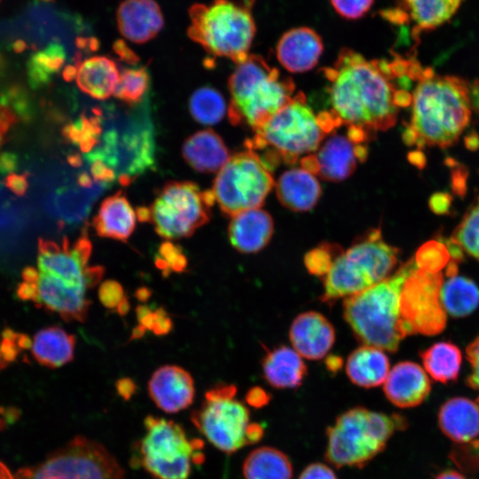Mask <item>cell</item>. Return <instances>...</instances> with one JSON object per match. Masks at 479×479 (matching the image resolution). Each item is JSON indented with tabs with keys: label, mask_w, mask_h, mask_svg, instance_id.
<instances>
[{
	"label": "cell",
	"mask_w": 479,
	"mask_h": 479,
	"mask_svg": "<svg viewBox=\"0 0 479 479\" xmlns=\"http://www.w3.org/2000/svg\"><path fill=\"white\" fill-rule=\"evenodd\" d=\"M413 264L411 258L386 279L344 299V318L363 344L395 352L407 335L399 302L403 283Z\"/></svg>",
	"instance_id": "3"
},
{
	"label": "cell",
	"mask_w": 479,
	"mask_h": 479,
	"mask_svg": "<svg viewBox=\"0 0 479 479\" xmlns=\"http://www.w3.org/2000/svg\"><path fill=\"white\" fill-rule=\"evenodd\" d=\"M254 132L246 148L266 150L260 157L271 169L281 161L293 164L314 153L329 134L301 91Z\"/></svg>",
	"instance_id": "5"
},
{
	"label": "cell",
	"mask_w": 479,
	"mask_h": 479,
	"mask_svg": "<svg viewBox=\"0 0 479 479\" xmlns=\"http://www.w3.org/2000/svg\"><path fill=\"white\" fill-rule=\"evenodd\" d=\"M0 479H14V475H12L7 467L0 461Z\"/></svg>",
	"instance_id": "61"
},
{
	"label": "cell",
	"mask_w": 479,
	"mask_h": 479,
	"mask_svg": "<svg viewBox=\"0 0 479 479\" xmlns=\"http://www.w3.org/2000/svg\"><path fill=\"white\" fill-rule=\"evenodd\" d=\"M342 251L336 243L322 242L305 254L303 263L310 274L323 280Z\"/></svg>",
	"instance_id": "43"
},
{
	"label": "cell",
	"mask_w": 479,
	"mask_h": 479,
	"mask_svg": "<svg viewBox=\"0 0 479 479\" xmlns=\"http://www.w3.org/2000/svg\"><path fill=\"white\" fill-rule=\"evenodd\" d=\"M323 71L330 109L318 115L330 132L346 125L349 137L366 143L376 132L393 127L398 108L412 103V96L397 87L396 80L405 75L396 59H367L344 47Z\"/></svg>",
	"instance_id": "1"
},
{
	"label": "cell",
	"mask_w": 479,
	"mask_h": 479,
	"mask_svg": "<svg viewBox=\"0 0 479 479\" xmlns=\"http://www.w3.org/2000/svg\"><path fill=\"white\" fill-rule=\"evenodd\" d=\"M211 190L201 191L191 181H171L160 190L149 207L137 209L140 222L153 224L167 240L190 237L207 224L215 203Z\"/></svg>",
	"instance_id": "10"
},
{
	"label": "cell",
	"mask_w": 479,
	"mask_h": 479,
	"mask_svg": "<svg viewBox=\"0 0 479 479\" xmlns=\"http://www.w3.org/2000/svg\"><path fill=\"white\" fill-rule=\"evenodd\" d=\"M98 298L104 307L124 316L130 310V302L122 286L115 280L104 281L98 289Z\"/></svg>",
	"instance_id": "46"
},
{
	"label": "cell",
	"mask_w": 479,
	"mask_h": 479,
	"mask_svg": "<svg viewBox=\"0 0 479 479\" xmlns=\"http://www.w3.org/2000/svg\"><path fill=\"white\" fill-rule=\"evenodd\" d=\"M467 357L471 366L467 384L479 394V335L467 346ZM476 402L479 404V395Z\"/></svg>",
	"instance_id": "49"
},
{
	"label": "cell",
	"mask_w": 479,
	"mask_h": 479,
	"mask_svg": "<svg viewBox=\"0 0 479 479\" xmlns=\"http://www.w3.org/2000/svg\"><path fill=\"white\" fill-rule=\"evenodd\" d=\"M88 289L68 284L44 274L35 267H27L21 273L17 295L34 302L37 307L58 314L66 321H85L90 305Z\"/></svg>",
	"instance_id": "16"
},
{
	"label": "cell",
	"mask_w": 479,
	"mask_h": 479,
	"mask_svg": "<svg viewBox=\"0 0 479 479\" xmlns=\"http://www.w3.org/2000/svg\"><path fill=\"white\" fill-rule=\"evenodd\" d=\"M270 401L269 394L263 389L255 387L246 395V402L254 408H261Z\"/></svg>",
	"instance_id": "53"
},
{
	"label": "cell",
	"mask_w": 479,
	"mask_h": 479,
	"mask_svg": "<svg viewBox=\"0 0 479 479\" xmlns=\"http://www.w3.org/2000/svg\"><path fill=\"white\" fill-rule=\"evenodd\" d=\"M192 116L200 123L212 125L219 122L226 113V105L222 94L212 87L196 90L189 99Z\"/></svg>",
	"instance_id": "37"
},
{
	"label": "cell",
	"mask_w": 479,
	"mask_h": 479,
	"mask_svg": "<svg viewBox=\"0 0 479 479\" xmlns=\"http://www.w3.org/2000/svg\"><path fill=\"white\" fill-rule=\"evenodd\" d=\"M438 426L456 444L467 443L479 436V404L469 398L455 397L439 409Z\"/></svg>",
	"instance_id": "26"
},
{
	"label": "cell",
	"mask_w": 479,
	"mask_h": 479,
	"mask_svg": "<svg viewBox=\"0 0 479 479\" xmlns=\"http://www.w3.org/2000/svg\"><path fill=\"white\" fill-rule=\"evenodd\" d=\"M452 198L447 193L434 194L429 200V207L436 214H446L451 208Z\"/></svg>",
	"instance_id": "54"
},
{
	"label": "cell",
	"mask_w": 479,
	"mask_h": 479,
	"mask_svg": "<svg viewBox=\"0 0 479 479\" xmlns=\"http://www.w3.org/2000/svg\"><path fill=\"white\" fill-rule=\"evenodd\" d=\"M275 187L279 202L295 212L312 209L321 196V186L316 176L302 167L285 171Z\"/></svg>",
	"instance_id": "27"
},
{
	"label": "cell",
	"mask_w": 479,
	"mask_h": 479,
	"mask_svg": "<svg viewBox=\"0 0 479 479\" xmlns=\"http://www.w3.org/2000/svg\"><path fill=\"white\" fill-rule=\"evenodd\" d=\"M136 225V214L121 191L105 199L93 218L99 237L126 241Z\"/></svg>",
	"instance_id": "29"
},
{
	"label": "cell",
	"mask_w": 479,
	"mask_h": 479,
	"mask_svg": "<svg viewBox=\"0 0 479 479\" xmlns=\"http://www.w3.org/2000/svg\"><path fill=\"white\" fill-rule=\"evenodd\" d=\"M4 184L13 193L22 196L28 187L27 176L26 174L10 173L6 177Z\"/></svg>",
	"instance_id": "52"
},
{
	"label": "cell",
	"mask_w": 479,
	"mask_h": 479,
	"mask_svg": "<svg viewBox=\"0 0 479 479\" xmlns=\"http://www.w3.org/2000/svg\"><path fill=\"white\" fill-rule=\"evenodd\" d=\"M413 259L419 269L431 272H443L442 270L452 261L446 244L441 239L423 244L416 251Z\"/></svg>",
	"instance_id": "42"
},
{
	"label": "cell",
	"mask_w": 479,
	"mask_h": 479,
	"mask_svg": "<svg viewBox=\"0 0 479 479\" xmlns=\"http://www.w3.org/2000/svg\"><path fill=\"white\" fill-rule=\"evenodd\" d=\"M450 240L463 253L479 261V196L468 207Z\"/></svg>",
	"instance_id": "40"
},
{
	"label": "cell",
	"mask_w": 479,
	"mask_h": 479,
	"mask_svg": "<svg viewBox=\"0 0 479 479\" xmlns=\"http://www.w3.org/2000/svg\"><path fill=\"white\" fill-rule=\"evenodd\" d=\"M173 328V322L167 311L162 308L154 310L152 332L156 335L169 334Z\"/></svg>",
	"instance_id": "51"
},
{
	"label": "cell",
	"mask_w": 479,
	"mask_h": 479,
	"mask_svg": "<svg viewBox=\"0 0 479 479\" xmlns=\"http://www.w3.org/2000/svg\"><path fill=\"white\" fill-rule=\"evenodd\" d=\"M121 35L136 43L155 37L164 26L161 10L154 0H124L116 12Z\"/></svg>",
	"instance_id": "23"
},
{
	"label": "cell",
	"mask_w": 479,
	"mask_h": 479,
	"mask_svg": "<svg viewBox=\"0 0 479 479\" xmlns=\"http://www.w3.org/2000/svg\"><path fill=\"white\" fill-rule=\"evenodd\" d=\"M406 427V420L397 413L349 409L326 429V459L336 467L361 468L385 449L396 431Z\"/></svg>",
	"instance_id": "7"
},
{
	"label": "cell",
	"mask_w": 479,
	"mask_h": 479,
	"mask_svg": "<svg viewBox=\"0 0 479 479\" xmlns=\"http://www.w3.org/2000/svg\"><path fill=\"white\" fill-rule=\"evenodd\" d=\"M75 337L60 326L38 331L31 341L33 357L49 368L60 367L74 358Z\"/></svg>",
	"instance_id": "33"
},
{
	"label": "cell",
	"mask_w": 479,
	"mask_h": 479,
	"mask_svg": "<svg viewBox=\"0 0 479 479\" xmlns=\"http://www.w3.org/2000/svg\"><path fill=\"white\" fill-rule=\"evenodd\" d=\"M412 96L410 124L403 133L408 145L446 148L453 145L471 114L470 87L457 76L424 69Z\"/></svg>",
	"instance_id": "2"
},
{
	"label": "cell",
	"mask_w": 479,
	"mask_h": 479,
	"mask_svg": "<svg viewBox=\"0 0 479 479\" xmlns=\"http://www.w3.org/2000/svg\"><path fill=\"white\" fill-rule=\"evenodd\" d=\"M114 49L115 52L124 60L130 62V63H136L137 60V57L135 53L131 51L130 49H129L122 41H117L114 45Z\"/></svg>",
	"instance_id": "56"
},
{
	"label": "cell",
	"mask_w": 479,
	"mask_h": 479,
	"mask_svg": "<svg viewBox=\"0 0 479 479\" xmlns=\"http://www.w3.org/2000/svg\"><path fill=\"white\" fill-rule=\"evenodd\" d=\"M431 390L426 372L411 361L397 363L389 370L383 383L388 400L400 408H411L423 403Z\"/></svg>",
	"instance_id": "22"
},
{
	"label": "cell",
	"mask_w": 479,
	"mask_h": 479,
	"mask_svg": "<svg viewBox=\"0 0 479 479\" xmlns=\"http://www.w3.org/2000/svg\"><path fill=\"white\" fill-rule=\"evenodd\" d=\"M151 293L147 288H140L137 291V296L139 300L145 301L150 296Z\"/></svg>",
	"instance_id": "62"
},
{
	"label": "cell",
	"mask_w": 479,
	"mask_h": 479,
	"mask_svg": "<svg viewBox=\"0 0 479 479\" xmlns=\"http://www.w3.org/2000/svg\"><path fill=\"white\" fill-rule=\"evenodd\" d=\"M463 0H401L396 9L384 16L394 23L410 22L412 34L435 29L446 23Z\"/></svg>",
	"instance_id": "24"
},
{
	"label": "cell",
	"mask_w": 479,
	"mask_h": 479,
	"mask_svg": "<svg viewBox=\"0 0 479 479\" xmlns=\"http://www.w3.org/2000/svg\"><path fill=\"white\" fill-rule=\"evenodd\" d=\"M450 459L464 473H479V440L456 444L450 452Z\"/></svg>",
	"instance_id": "47"
},
{
	"label": "cell",
	"mask_w": 479,
	"mask_h": 479,
	"mask_svg": "<svg viewBox=\"0 0 479 479\" xmlns=\"http://www.w3.org/2000/svg\"><path fill=\"white\" fill-rule=\"evenodd\" d=\"M470 87V98L473 108L479 114V82H475Z\"/></svg>",
	"instance_id": "58"
},
{
	"label": "cell",
	"mask_w": 479,
	"mask_h": 479,
	"mask_svg": "<svg viewBox=\"0 0 479 479\" xmlns=\"http://www.w3.org/2000/svg\"><path fill=\"white\" fill-rule=\"evenodd\" d=\"M118 394L125 400H129L136 392L137 386L130 378H123L116 382Z\"/></svg>",
	"instance_id": "55"
},
{
	"label": "cell",
	"mask_w": 479,
	"mask_h": 479,
	"mask_svg": "<svg viewBox=\"0 0 479 479\" xmlns=\"http://www.w3.org/2000/svg\"><path fill=\"white\" fill-rule=\"evenodd\" d=\"M144 434L134 445L132 467L142 468L152 479H188L192 467L204 462V443L189 438L179 423L147 415Z\"/></svg>",
	"instance_id": "9"
},
{
	"label": "cell",
	"mask_w": 479,
	"mask_h": 479,
	"mask_svg": "<svg viewBox=\"0 0 479 479\" xmlns=\"http://www.w3.org/2000/svg\"><path fill=\"white\" fill-rule=\"evenodd\" d=\"M443 282V272L419 269L414 262L403 283L399 302L407 335H435L444 329L447 313L441 299Z\"/></svg>",
	"instance_id": "15"
},
{
	"label": "cell",
	"mask_w": 479,
	"mask_h": 479,
	"mask_svg": "<svg viewBox=\"0 0 479 479\" xmlns=\"http://www.w3.org/2000/svg\"><path fill=\"white\" fill-rule=\"evenodd\" d=\"M409 160L414 165L419 166V167L424 166V163H425L424 155L421 153H419V152H415L413 153H411L409 155Z\"/></svg>",
	"instance_id": "60"
},
{
	"label": "cell",
	"mask_w": 479,
	"mask_h": 479,
	"mask_svg": "<svg viewBox=\"0 0 479 479\" xmlns=\"http://www.w3.org/2000/svg\"><path fill=\"white\" fill-rule=\"evenodd\" d=\"M262 368L266 381L279 389L301 386L307 374V367L301 355L287 346L268 351Z\"/></svg>",
	"instance_id": "30"
},
{
	"label": "cell",
	"mask_w": 479,
	"mask_h": 479,
	"mask_svg": "<svg viewBox=\"0 0 479 479\" xmlns=\"http://www.w3.org/2000/svg\"><path fill=\"white\" fill-rule=\"evenodd\" d=\"M231 102L228 117L232 124L245 125L254 131L263 125L294 97L290 77L282 76L256 54L237 64L229 78Z\"/></svg>",
	"instance_id": "4"
},
{
	"label": "cell",
	"mask_w": 479,
	"mask_h": 479,
	"mask_svg": "<svg viewBox=\"0 0 479 479\" xmlns=\"http://www.w3.org/2000/svg\"><path fill=\"white\" fill-rule=\"evenodd\" d=\"M31 346L30 339L12 329L0 332V371L13 363Z\"/></svg>",
	"instance_id": "44"
},
{
	"label": "cell",
	"mask_w": 479,
	"mask_h": 479,
	"mask_svg": "<svg viewBox=\"0 0 479 479\" xmlns=\"http://www.w3.org/2000/svg\"><path fill=\"white\" fill-rule=\"evenodd\" d=\"M67 59L64 46L59 43H51L32 56L28 64V76L33 87L46 84L51 76L63 66Z\"/></svg>",
	"instance_id": "38"
},
{
	"label": "cell",
	"mask_w": 479,
	"mask_h": 479,
	"mask_svg": "<svg viewBox=\"0 0 479 479\" xmlns=\"http://www.w3.org/2000/svg\"><path fill=\"white\" fill-rule=\"evenodd\" d=\"M182 154L192 169L201 173L218 172L230 159L224 140L212 130L190 136L183 144Z\"/></svg>",
	"instance_id": "28"
},
{
	"label": "cell",
	"mask_w": 479,
	"mask_h": 479,
	"mask_svg": "<svg viewBox=\"0 0 479 479\" xmlns=\"http://www.w3.org/2000/svg\"><path fill=\"white\" fill-rule=\"evenodd\" d=\"M244 479H292L293 467L281 451L270 446L255 449L242 465Z\"/></svg>",
	"instance_id": "34"
},
{
	"label": "cell",
	"mask_w": 479,
	"mask_h": 479,
	"mask_svg": "<svg viewBox=\"0 0 479 479\" xmlns=\"http://www.w3.org/2000/svg\"><path fill=\"white\" fill-rule=\"evenodd\" d=\"M345 369L353 384L375 388L384 383L389 373V361L382 349L363 344L349 355Z\"/></svg>",
	"instance_id": "31"
},
{
	"label": "cell",
	"mask_w": 479,
	"mask_h": 479,
	"mask_svg": "<svg viewBox=\"0 0 479 479\" xmlns=\"http://www.w3.org/2000/svg\"><path fill=\"white\" fill-rule=\"evenodd\" d=\"M274 231L271 216L258 208L240 212L228 226L231 245L239 252L253 254L261 251L270 242Z\"/></svg>",
	"instance_id": "25"
},
{
	"label": "cell",
	"mask_w": 479,
	"mask_h": 479,
	"mask_svg": "<svg viewBox=\"0 0 479 479\" xmlns=\"http://www.w3.org/2000/svg\"><path fill=\"white\" fill-rule=\"evenodd\" d=\"M427 373L436 381L447 383L455 381L461 365V352L453 343L440 342L420 353Z\"/></svg>",
	"instance_id": "36"
},
{
	"label": "cell",
	"mask_w": 479,
	"mask_h": 479,
	"mask_svg": "<svg viewBox=\"0 0 479 479\" xmlns=\"http://www.w3.org/2000/svg\"><path fill=\"white\" fill-rule=\"evenodd\" d=\"M91 248L86 234H82L73 244L67 238L61 243L39 239L37 269L44 274L89 290L104 275L102 266L89 264Z\"/></svg>",
	"instance_id": "17"
},
{
	"label": "cell",
	"mask_w": 479,
	"mask_h": 479,
	"mask_svg": "<svg viewBox=\"0 0 479 479\" xmlns=\"http://www.w3.org/2000/svg\"><path fill=\"white\" fill-rule=\"evenodd\" d=\"M253 5L254 0L194 4L188 12L187 35L208 53L239 64L249 55L256 32Z\"/></svg>",
	"instance_id": "6"
},
{
	"label": "cell",
	"mask_w": 479,
	"mask_h": 479,
	"mask_svg": "<svg viewBox=\"0 0 479 479\" xmlns=\"http://www.w3.org/2000/svg\"><path fill=\"white\" fill-rule=\"evenodd\" d=\"M441 299L446 313L466 317L479 306V287L472 279L457 273L444 280Z\"/></svg>",
	"instance_id": "35"
},
{
	"label": "cell",
	"mask_w": 479,
	"mask_h": 479,
	"mask_svg": "<svg viewBox=\"0 0 479 479\" xmlns=\"http://www.w3.org/2000/svg\"><path fill=\"white\" fill-rule=\"evenodd\" d=\"M271 169L255 152L235 153L218 171L211 192L229 216L260 208L274 185Z\"/></svg>",
	"instance_id": "13"
},
{
	"label": "cell",
	"mask_w": 479,
	"mask_h": 479,
	"mask_svg": "<svg viewBox=\"0 0 479 479\" xmlns=\"http://www.w3.org/2000/svg\"><path fill=\"white\" fill-rule=\"evenodd\" d=\"M399 254L397 247L383 240L380 228L366 231L335 259L322 280L321 302L332 304L386 279L396 268Z\"/></svg>",
	"instance_id": "8"
},
{
	"label": "cell",
	"mask_w": 479,
	"mask_h": 479,
	"mask_svg": "<svg viewBox=\"0 0 479 479\" xmlns=\"http://www.w3.org/2000/svg\"><path fill=\"white\" fill-rule=\"evenodd\" d=\"M367 146L334 131L312 153L300 159L302 168L326 181L339 182L353 174L367 156Z\"/></svg>",
	"instance_id": "18"
},
{
	"label": "cell",
	"mask_w": 479,
	"mask_h": 479,
	"mask_svg": "<svg viewBox=\"0 0 479 479\" xmlns=\"http://www.w3.org/2000/svg\"><path fill=\"white\" fill-rule=\"evenodd\" d=\"M298 479H338L334 470L327 465L316 462L307 466Z\"/></svg>",
	"instance_id": "50"
},
{
	"label": "cell",
	"mask_w": 479,
	"mask_h": 479,
	"mask_svg": "<svg viewBox=\"0 0 479 479\" xmlns=\"http://www.w3.org/2000/svg\"><path fill=\"white\" fill-rule=\"evenodd\" d=\"M148 393L159 409L166 413H177L192 405L195 387L186 370L177 365H164L151 376Z\"/></svg>",
	"instance_id": "19"
},
{
	"label": "cell",
	"mask_w": 479,
	"mask_h": 479,
	"mask_svg": "<svg viewBox=\"0 0 479 479\" xmlns=\"http://www.w3.org/2000/svg\"><path fill=\"white\" fill-rule=\"evenodd\" d=\"M150 86V75L145 67L126 68L119 76L114 96L124 103L134 106L145 96Z\"/></svg>",
	"instance_id": "41"
},
{
	"label": "cell",
	"mask_w": 479,
	"mask_h": 479,
	"mask_svg": "<svg viewBox=\"0 0 479 479\" xmlns=\"http://www.w3.org/2000/svg\"><path fill=\"white\" fill-rule=\"evenodd\" d=\"M293 349L302 357L318 360L326 357L334 346L335 331L330 321L321 313L306 311L299 314L289 328Z\"/></svg>",
	"instance_id": "20"
},
{
	"label": "cell",
	"mask_w": 479,
	"mask_h": 479,
	"mask_svg": "<svg viewBox=\"0 0 479 479\" xmlns=\"http://www.w3.org/2000/svg\"><path fill=\"white\" fill-rule=\"evenodd\" d=\"M155 264L165 276L171 272L185 271L188 262L180 246L165 241L159 247Z\"/></svg>",
	"instance_id": "45"
},
{
	"label": "cell",
	"mask_w": 479,
	"mask_h": 479,
	"mask_svg": "<svg viewBox=\"0 0 479 479\" xmlns=\"http://www.w3.org/2000/svg\"><path fill=\"white\" fill-rule=\"evenodd\" d=\"M125 123L114 124L99 139L98 146L86 154L112 169L120 184L130 185L139 175L154 167L155 144L148 116H130Z\"/></svg>",
	"instance_id": "11"
},
{
	"label": "cell",
	"mask_w": 479,
	"mask_h": 479,
	"mask_svg": "<svg viewBox=\"0 0 479 479\" xmlns=\"http://www.w3.org/2000/svg\"><path fill=\"white\" fill-rule=\"evenodd\" d=\"M124 475L102 444L76 436L42 462L20 468L14 479H124Z\"/></svg>",
	"instance_id": "12"
},
{
	"label": "cell",
	"mask_w": 479,
	"mask_h": 479,
	"mask_svg": "<svg viewBox=\"0 0 479 479\" xmlns=\"http://www.w3.org/2000/svg\"><path fill=\"white\" fill-rule=\"evenodd\" d=\"M374 0H330L336 13L349 20L363 18L372 8Z\"/></svg>",
	"instance_id": "48"
},
{
	"label": "cell",
	"mask_w": 479,
	"mask_h": 479,
	"mask_svg": "<svg viewBox=\"0 0 479 479\" xmlns=\"http://www.w3.org/2000/svg\"><path fill=\"white\" fill-rule=\"evenodd\" d=\"M119 76L114 61L105 56L90 57L76 67L78 87L97 99H106L114 93Z\"/></svg>",
	"instance_id": "32"
},
{
	"label": "cell",
	"mask_w": 479,
	"mask_h": 479,
	"mask_svg": "<svg viewBox=\"0 0 479 479\" xmlns=\"http://www.w3.org/2000/svg\"><path fill=\"white\" fill-rule=\"evenodd\" d=\"M93 113V115L82 114L77 121L63 129L64 137L85 153L96 148L102 132V113L100 110Z\"/></svg>",
	"instance_id": "39"
},
{
	"label": "cell",
	"mask_w": 479,
	"mask_h": 479,
	"mask_svg": "<svg viewBox=\"0 0 479 479\" xmlns=\"http://www.w3.org/2000/svg\"><path fill=\"white\" fill-rule=\"evenodd\" d=\"M234 385L221 384L209 389L190 420L209 444L220 452L232 454L248 445L247 432L249 411L235 398Z\"/></svg>",
	"instance_id": "14"
},
{
	"label": "cell",
	"mask_w": 479,
	"mask_h": 479,
	"mask_svg": "<svg viewBox=\"0 0 479 479\" xmlns=\"http://www.w3.org/2000/svg\"><path fill=\"white\" fill-rule=\"evenodd\" d=\"M321 36L309 27H297L285 32L279 38L276 55L279 62L291 73L312 69L323 53Z\"/></svg>",
	"instance_id": "21"
},
{
	"label": "cell",
	"mask_w": 479,
	"mask_h": 479,
	"mask_svg": "<svg viewBox=\"0 0 479 479\" xmlns=\"http://www.w3.org/2000/svg\"><path fill=\"white\" fill-rule=\"evenodd\" d=\"M17 166V157L12 153H1L0 154V171L9 172L15 169Z\"/></svg>",
	"instance_id": "57"
},
{
	"label": "cell",
	"mask_w": 479,
	"mask_h": 479,
	"mask_svg": "<svg viewBox=\"0 0 479 479\" xmlns=\"http://www.w3.org/2000/svg\"><path fill=\"white\" fill-rule=\"evenodd\" d=\"M434 479H468V478L458 471L447 469L437 474Z\"/></svg>",
	"instance_id": "59"
}]
</instances>
